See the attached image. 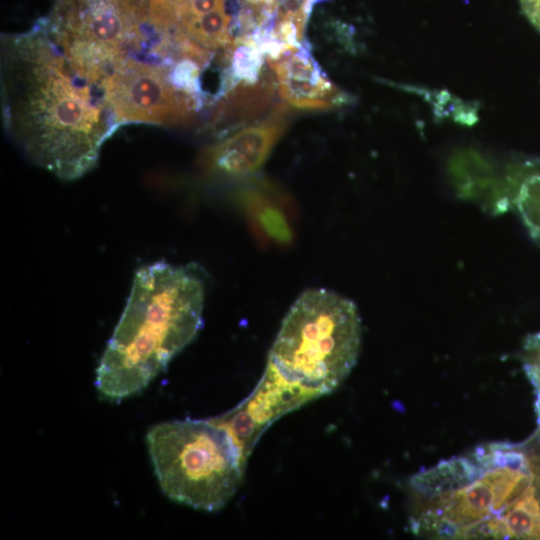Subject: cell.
<instances>
[{"mask_svg":"<svg viewBox=\"0 0 540 540\" xmlns=\"http://www.w3.org/2000/svg\"><path fill=\"white\" fill-rule=\"evenodd\" d=\"M1 107L20 151L62 180L90 171L116 128L99 89L77 75L47 29L2 37Z\"/></svg>","mask_w":540,"mask_h":540,"instance_id":"obj_1","label":"cell"},{"mask_svg":"<svg viewBox=\"0 0 540 540\" xmlns=\"http://www.w3.org/2000/svg\"><path fill=\"white\" fill-rule=\"evenodd\" d=\"M204 298L203 280L189 266L160 261L138 269L96 368L100 395L119 402L145 389L198 334Z\"/></svg>","mask_w":540,"mask_h":540,"instance_id":"obj_2","label":"cell"},{"mask_svg":"<svg viewBox=\"0 0 540 540\" xmlns=\"http://www.w3.org/2000/svg\"><path fill=\"white\" fill-rule=\"evenodd\" d=\"M361 320L356 305L331 290L304 291L285 315L268 365L309 394L332 392L357 363Z\"/></svg>","mask_w":540,"mask_h":540,"instance_id":"obj_3","label":"cell"},{"mask_svg":"<svg viewBox=\"0 0 540 540\" xmlns=\"http://www.w3.org/2000/svg\"><path fill=\"white\" fill-rule=\"evenodd\" d=\"M146 441L159 485L175 502L218 511L241 485L243 448L216 419L156 424L149 429Z\"/></svg>","mask_w":540,"mask_h":540,"instance_id":"obj_4","label":"cell"},{"mask_svg":"<svg viewBox=\"0 0 540 540\" xmlns=\"http://www.w3.org/2000/svg\"><path fill=\"white\" fill-rule=\"evenodd\" d=\"M510 447L480 448L478 472L460 486L431 497L417 527L443 538L503 539V517L535 487L527 457Z\"/></svg>","mask_w":540,"mask_h":540,"instance_id":"obj_5","label":"cell"},{"mask_svg":"<svg viewBox=\"0 0 540 540\" xmlns=\"http://www.w3.org/2000/svg\"><path fill=\"white\" fill-rule=\"evenodd\" d=\"M47 32L77 75L99 90L152 36L144 0H57Z\"/></svg>","mask_w":540,"mask_h":540,"instance_id":"obj_6","label":"cell"},{"mask_svg":"<svg viewBox=\"0 0 540 540\" xmlns=\"http://www.w3.org/2000/svg\"><path fill=\"white\" fill-rule=\"evenodd\" d=\"M100 90L115 125L186 124L197 108L182 66L152 50L127 57L108 75Z\"/></svg>","mask_w":540,"mask_h":540,"instance_id":"obj_7","label":"cell"},{"mask_svg":"<svg viewBox=\"0 0 540 540\" xmlns=\"http://www.w3.org/2000/svg\"><path fill=\"white\" fill-rule=\"evenodd\" d=\"M269 65L275 73L280 97L293 107L325 110L348 102V96L303 49L284 47L269 59Z\"/></svg>","mask_w":540,"mask_h":540,"instance_id":"obj_8","label":"cell"},{"mask_svg":"<svg viewBox=\"0 0 540 540\" xmlns=\"http://www.w3.org/2000/svg\"><path fill=\"white\" fill-rule=\"evenodd\" d=\"M285 107L279 105L257 125L242 128L207 149L205 164L213 172L244 177L259 170L285 131Z\"/></svg>","mask_w":540,"mask_h":540,"instance_id":"obj_9","label":"cell"},{"mask_svg":"<svg viewBox=\"0 0 540 540\" xmlns=\"http://www.w3.org/2000/svg\"><path fill=\"white\" fill-rule=\"evenodd\" d=\"M237 198L260 241L278 246L292 243L294 208L283 191L268 181H258L240 189Z\"/></svg>","mask_w":540,"mask_h":540,"instance_id":"obj_10","label":"cell"},{"mask_svg":"<svg viewBox=\"0 0 540 540\" xmlns=\"http://www.w3.org/2000/svg\"><path fill=\"white\" fill-rule=\"evenodd\" d=\"M270 81L245 82L237 85L217 105L212 118L213 128L230 129L263 113L272 99Z\"/></svg>","mask_w":540,"mask_h":540,"instance_id":"obj_11","label":"cell"},{"mask_svg":"<svg viewBox=\"0 0 540 540\" xmlns=\"http://www.w3.org/2000/svg\"><path fill=\"white\" fill-rule=\"evenodd\" d=\"M503 539H540V502L532 488L503 517Z\"/></svg>","mask_w":540,"mask_h":540,"instance_id":"obj_12","label":"cell"},{"mask_svg":"<svg viewBox=\"0 0 540 540\" xmlns=\"http://www.w3.org/2000/svg\"><path fill=\"white\" fill-rule=\"evenodd\" d=\"M527 19L540 31V0H519Z\"/></svg>","mask_w":540,"mask_h":540,"instance_id":"obj_13","label":"cell"}]
</instances>
